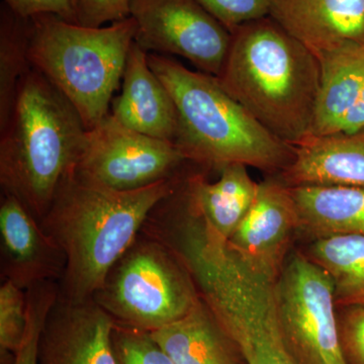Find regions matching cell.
Listing matches in <instances>:
<instances>
[{"label": "cell", "instance_id": "1", "mask_svg": "<svg viewBox=\"0 0 364 364\" xmlns=\"http://www.w3.org/2000/svg\"><path fill=\"white\" fill-rule=\"evenodd\" d=\"M181 183L178 177L136 191L107 188L76 171L62 182L40 222L65 254L59 298H93L107 273L133 245L151 212Z\"/></svg>", "mask_w": 364, "mask_h": 364}, {"label": "cell", "instance_id": "2", "mask_svg": "<svg viewBox=\"0 0 364 364\" xmlns=\"http://www.w3.org/2000/svg\"><path fill=\"white\" fill-rule=\"evenodd\" d=\"M217 80L251 116L282 142L311 136L321 83V63L272 16L231 32Z\"/></svg>", "mask_w": 364, "mask_h": 364}, {"label": "cell", "instance_id": "3", "mask_svg": "<svg viewBox=\"0 0 364 364\" xmlns=\"http://www.w3.org/2000/svg\"><path fill=\"white\" fill-rule=\"evenodd\" d=\"M86 132L73 105L31 67L0 131L2 193L14 196L42 221L62 182L77 166Z\"/></svg>", "mask_w": 364, "mask_h": 364}, {"label": "cell", "instance_id": "4", "mask_svg": "<svg viewBox=\"0 0 364 364\" xmlns=\"http://www.w3.org/2000/svg\"><path fill=\"white\" fill-rule=\"evenodd\" d=\"M152 70L169 91L177 112L176 147L208 166L243 164L282 171L294 158V146L272 135L218 82L176 60L149 53Z\"/></svg>", "mask_w": 364, "mask_h": 364}, {"label": "cell", "instance_id": "5", "mask_svg": "<svg viewBox=\"0 0 364 364\" xmlns=\"http://www.w3.org/2000/svg\"><path fill=\"white\" fill-rule=\"evenodd\" d=\"M31 21V67L69 100L86 130H91L109 114L135 42V21L130 16L102 28H87L43 14Z\"/></svg>", "mask_w": 364, "mask_h": 364}, {"label": "cell", "instance_id": "6", "mask_svg": "<svg viewBox=\"0 0 364 364\" xmlns=\"http://www.w3.org/2000/svg\"><path fill=\"white\" fill-rule=\"evenodd\" d=\"M200 299L173 251L141 232L92 299L117 324L153 332L178 320Z\"/></svg>", "mask_w": 364, "mask_h": 364}, {"label": "cell", "instance_id": "7", "mask_svg": "<svg viewBox=\"0 0 364 364\" xmlns=\"http://www.w3.org/2000/svg\"><path fill=\"white\" fill-rule=\"evenodd\" d=\"M280 329L298 364H347L340 343L334 287L306 254L287 257L275 282Z\"/></svg>", "mask_w": 364, "mask_h": 364}, {"label": "cell", "instance_id": "8", "mask_svg": "<svg viewBox=\"0 0 364 364\" xmlns=\"http://www.w3.org/2000/svg\"><path fill=\"white\" fill-rule=\"evenodd\" d=\"M188 161L176 144L127 128L111 114L86 132L76 171L119 191L173 178Z\"/></svg>", "mask_w": 364, "mask_h": 364}, {"label": "cell", "instance_id": "9", "mask_svg": "<svg viewBox=\"0 0 364 364\" xmlns=\"http://www.w3.org/2000/svg\"><path fill=\"white\" fill-rule=\"evenodd\" d=\"M135 42L145 51L183 57L218 77L232 35L196 0H132Z\"/></svg>", "mask_w": 364, "mask_h": 364}, {"label": "cell", "instance_id": "10", "mask_svg": "<svg viewBox=\"0 0 364 364\" xmlns=\"http://www.w3.org/2000/svg\"><path fill=\"white\" fill-rule=\"evenodd\" d=\"M245 364H298L280 329L275 284L258 273L232 280L212 306Z\"/></svg>", "mask_w": 364, "mask_h": 364}, {"label": "cell", "instance_id": "11", "mask_svg": "<svg viewBox=\"0 0 364 364\" xmlns=\"http://www.w3.org/2000/svg\"><path fill=\"white\" fill-rule=\"evenodd\" d=\"M296 231L299 217L291 188L268 179L258 183L250 210L227 242L254 269L277 279Z\"/></svg>", "mask_w": 364, "mask_h": 364}, {"label": "cell", "instance_id": "12", "mask_svg": "<svg viewBox=\"0 0 364 364\" xmlns=\"http://www.w3.org/2000/svg\"><path fill=\"white\" fill-rule=\"evenodd\" d=\"M114 318L90 299H57L41 332L38 364H117Z\"/></svg>", "mask_w": 364, "mask_h": 364}, {"label": "cell", "instance_id": "13", "mask_svg": "<svg viewBox=\"0 0 364 364\" xmlns=\"http://www.w3.org/2000/svg\"><path fill=\"white\" fill-rule=\"evenodd\" d=\"M1 277L23 291L45 282H61L65 254L45 233L20 200L2 193L0 203Z\"/></svg>", "mask_w": 364, "mask_h": 364}, {"label": "cell", "instance_id": "14", "mask_svg": "<svg viewBox=\"0 0 364 364\" xmlns=\"http://www.w3.org/2000/svg\"><path fill=\"white\" fill-rule=\"evenodd\" d=\"M269 16L318 58L364 42V0H272Z\"/></svg>", "mask_w": 364, "mask_h": 364}, {"label": "cell", "instance_id": "15", "mask_svg": "<svg viewBox=\"0 0 364 364\" xmlns=\"http://www.w3.org/2000/svg\"><path fill=\"white\" fill-rule=\"evenodd\" d=\"M148 54L136 42L131 46L122 91L112 100L109 114L131 130L174 143L178 126L176 105L151 68Z\"/></svg>", "mask_w": 364, "mask_h": 364}, {"label": "cell", "instance_id": "16", "mask_svg": "<svg viewBox=\"0 0 364 364\" xmlns=\"http://www.w3.org/2000/svg\"><path fill=\"white\" fill-rule=\"evenodd\" d=\"M294 158L282 181L298 186H345L364 189V130L309 136L294 146Z\"/></svg>", "mask_w": 364, "mask_h": 364}, {"label": "cell", "instance_id": "17", "mask_svg": "<svg viewBox=\"0 0 364 364\" xmlns=\"http://www.w3.org/2000/svg\"><path fill=\"white\" fill-rule=\"evenodd\" d=\"M150 333L174 364H245L200 296L186 315Z\"/></svg>", "mask_w": 364, "mask_h": 364}, {"label": "cell", "instance_id": "18", "mask_svg": "<svg viewBox=\"0 0 364 364\" xmlns=\"http://www.w3.org/2000/svg\"><path fill=\"white\" fill-rule=\"evenodd\" d=\"M321 83L313 136L337 133L364 88V42H352L318 57Z\"/></svg>", "mask_w": 364, "mask_h": 364}, {"label": "cell", "instance_id": "19", "mask_svg": "<svg viewBox=\"0 0 364 364\" xmlns=\"http://www.w3.org/2000/svg\"><path fill=\"white\" fill-rule=\"evenodd\" d=\"M184 186L193 210L226 240L247 215L258 189L243 164L222 167L221 176L215 182L205 181L202 176L188 177Z\"/></svg>", "mask_w": 364, "mask_h": 364}, {"label": "cell", "instance_id": "20", "mask_svg": "<svg viewBox=\"0 0 364 364\" xmlns=\"http://www.w3.org/2000/svg\"><path fill=\"white\" fill-rule=\"evenodd\" d=\"M291 188L299 231L316 239L338 235L364 236V189L345 186Z\"/></svg>", "mask_w": 364, "mask_h": 364}, {"label": "cell", "instance_id": "21", "mask_svg": "<svg viewBox=\"0 0 364 364\" xmlns=\"http://www.w3.org/2000/svg\"><path fill=\"white\" fill-rule=\"evenodd\" d=\"M306 255L331 279L336 306L364 305V236L316 239Z\"/></svg>", "mask_w": 364, "mask_h": 364}, {"label": "cell", "instance_id": "22", "mask_svg": "<svg viewBox=\"0 0 364 364\" xmlns=\"http://www.w3.org/2000/svg\"><path fill=\"white\" fill-rule=\"evenodd\" d=\"M32 21L0 7V131L11 117L21 78L31 69L28 60Z\"/></svg>", "mask_w": 364, "mask_h": 364}, {"label": "cell", "instance_id": "23", "mask_svg": "<svg viewBox=\"0 0 364 364\" xmlns=\"http://www.w3.org/2000/svg\"><path fill=\"white\" fill-rule=\"evenodd\" d=\"M58 298L59 284L56 282H41L26 291L28 325L21 348L14 355L13 364H38L41 332Z\"/></svg>", "mask_w": 364, "mask_h": 364}, {"label": "cell", "instance_id": "24", "mask_svg": "<svg viewBox=\"0 0 364 364\" xmlns=\"http://www.w3.org/2000/svg\"><path fill=\"white\" fill-rule=\"evenodd\" d=\"M28 325L26 291L4 280L0 287V350L1 355L21 348Z\"/></svg>", "mask_w": 364, "mask_h": 364}, {"label": "cell", "instance_id": "25", "mask_svg": "<svg viewBox=\"0 0 364 364\" xmlns=\"http://www.w3.org/2000/svg\"><path fill=\"white\" fill-rule=\"evenodd\" d=\"M112 342L117 364H174L150 332L114 322Z\"/></svg>", "mask_w": 364, "mask_h": 364}, {"label": "cell", "instance_id": "26", "mask_svg": "<svg viewBox=\"0 0 364 364\" xmlns=\"http://www.w3.org/2000/svg\"><path fill=\"white\" fill-rule=\"evenodd\" d=\"M230 33L244 23L269 16L272 0H196Z\"/></svg>", "mask_w": 364, "mask_h": 364}, {"label": "cell", "instance_id": "27", "mask_svg": "<svg viewBox=\"0 0 364 364\" xmlns=\"http://www.w3.org/2000/svg\"><path fill=\"white\" fill-rule=\"evenodd\" d=\"M340 343L347 364H364V305L337 306Z\"/></svg>", "mask_w": 364, "mask_h": 364}, {"label": "cell", "instance_id": "28", "mask_svg": "<svg viewBox=\"0 0 364 364\" xmlns=\"http://www.w3.org/2000/svg\"><path fill=\"white\" fill-rule=\"evenodd\" d=\"M132 0H74L75 23L102 28L131 16Z\"/></svg>", "mask_w": 364, "mask_h": 364}, {"label": "cell", "instance_id": "29", "mask_svg": "<svg viewBox=\"0 0 364 364\" xmlns=\"http://www.w3.org/2000/svg\"><path fill=\"white\" fill-rule=\"evenodd\" d=\"M4 4L23 18L52 14L75 23L74 0H4Z\"/></svg>", "mask_w": 364, "mask_h": 364}, {"label": "cell", "instance_id": "30", "mask_svg": "<svg viewBox=\"0 0 364 364\" xmlns=\"http://www.w3.org/2000/svg\"><path fill=\"white\" fill-rule=\"evenodd\" d=\"M364 130V88L358 102L340 123L337 133H355Z\"/></svg>", "mask_w": 364, "mask_h": 364}]
</instances>
